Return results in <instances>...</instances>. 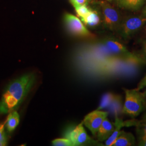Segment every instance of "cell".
Listing matches in <instances>:
<instances>
[{
    "label": "cell",
    "instance_id": "21",
    "mask_svg": "<svg viewBox=\"0 0 146 146\" xmlns=\"http://www.w3.org/2000/svg\"><path fill=\"white\" fill-rule=\"evenodd\" d=\"M75 9L78 15L80 18H82V17H85L88 14L89 12L91 10V9H90L87 7V5L79 6L76 8H75Z\"/></svg>",
    "mask_w": 146,
    "mask_h": 146
},
{
    "label": "cell",
    "instance_id": "7",
    "mask_svg": "<svg viewBox=\"0 0 146 146\" xmlns=\"http://www.w3.org/2000/svg\"><path fill=\"white\" fill-rule=\"evenodd\" d=\"M108 115V113L107 111L95 110L86 115L82 122L84 125L91 131L93 135L96 137L100 126Z\"/></svg>",
    "mask_w": 146,
    "mask_h": 146
},
{
    "label": "cell",
    "instance_id": "3",
    "mask_svg": "<svg viewBox=\"0 0 146 146\" xmlns=\"http://www.w3.org/2000/svg\"><path fill=\"white\" fill-rule=\"evenodd\" d=\"M64 137L70 140L73 146H104L100 143L99 141L94 140L88 135L84 128L83 122L68 128L65 131Z\"/></svg>",
    "mask_w": 146,
    "mask_h": 146
},
{
    "label": "cell",
    "instance_id": "27",
    "mask_svg": "<svg viewBox=\"0 0 146 146\" xmlns=\"http://www.w3.org/2000/svg\"><path fill=\"white\" fill-rule=\"evenodd\" d=\"M142 94L143 95V96L145 97V98H146V89L143 92H142Z\"/></svg>",
    "mask_w": 146,
    "mask_h": 146
},
{
    "label": "cell",
    "instance_id": "16",
    "mask_svg": "<svg viewBox=\"0 0 146 146\" xmlns=\"http://www.w3.org/2000/svg\"><path fill=\"white\" fill-rule=\"evenodd\" d=\"M138 140L146 136V111L135 126Z\"/></svg>",
    "mask_w": 146,
    "mask_h": 146
},
{
    "label": "cell",
    "instance_id": "19",
    "mask_svg": "<svg viewBox=\"0 0 146 146\" xmlns=\"http://www.w3.org/2000/svg\"><path fill=\"white\" fill-rule=\"evenodd\" d=\"M7 119L2 123H0V146H6L7 144V137L5 132V127Z\"/></svg>",
    "mask_w": 146,
    "mask_h": 146
},
{
    "label": "cell",
    "instance_id": "10",
    "mask_svg": "<svg viewBox=\"0 0 146 146\" xmlns=\"http://www.w3.org/2000/svg\"><path fill=\"white\" fill-rule=\"evenodd\" d=\"M115 129L114 123H111L107 117L104 119L98 131L96 137L100 142L106 141L114 132Z\"/></svg>",
    "mask_w": 146,
    "mask_h": 146
},
{
    "label": "cell",
    "instance_id": "24",
    "mask_svg": "<svg viewBox=\"0 0 146 146\" xmlns=\"http://www.w3.org/2000/svg\"><path fill=\"white\" fill-rule=\"evenodd\" d=\"M138 146H146V136L138 140Z\"/></svg>",
    "mask_w": 146,
    "mask_h": 146
},
{
    "label": "cell",
    "instance_id": "22",
    "mask_svg": "<svg viewBox=\"0 0 146 146\" xmlns=\"http://www.w3.org/2000/svg\"><path fill=\"white\" fill-rule=\"evenodd\" d=\"M90 0H70V3L74 8H76L81 5H87Z\"/></svg>",
    "mask_w": 146,
    "mask_h": 146
},
{
    "label": "cell",
    "instance_id": "26",
    "mask_svg": "<svg viewBox=\"0 0 146 146\" xmlns=\"http://www.w3.org/2000/svg\"><path fill=\"white\" fill-rule=\"evenodd\" d=\"M143 15L144 16L146 17V7L145 8V9H143Z\"/></svg>",
    "mask_w": 146,
    "mask_h": 146
},
{
    "label": "cell",
    "instance_id": "18",
    "mask_svg": "<svg viewBox=\"0 0 146 146\" xmlns=\"http://www.w3.org/2000/svg\"><path fill=\"white\" fill-rule=\"evenodd\" d=\"M135 54L140 59L142 64L146 65V39L142 41L140 51Z\"/></svg>",
    "mask_w": 146,
    "mask_h": 146
},
{
    "label": "cell",
    "instance_id": "6",
    "mask_svg": "<svg viewBox=\"0 0 146 146\" xmlns=\"http://www.w3.org/2000/svg\"><path fill=\"white\" fill-rule=\"evenodd\" d=\"M146 23V17L144 16L129 17L122 21L117 31L122 38L128 40L141 30Z\"/></svg>",
    "mask_w": 146,
    "mask_h": 146
},
{
    "label": "cell",
    "instance_id": "23",
    "mask_svg": "<svg viewBox=\"0 0 146 146\" xmlns=\"http://www.w3.org/2000/svg\"><path fill=\"white\" fill-rule=\"evenodd\" d=\"M146 87V74L145 75V76L142 78L141 81L139 82V83L137 84V87L136 88V89L137 90H139L140 91L141 89H142L145 88Z\"/></svg>",
    "mask_w": 146,
    "mask_h": 146
},
{
    "label": "cell",
    "instance_id": "4",
    "mask_svg": "<svg viewBox=\"0 0 146 146\" xmlns=\"http://www.w3.org/2000/svg\"><path fill=\"white\" fill-rule=\"evenodd\" d=\"M64 22L68 32L74 36L90 39L95 38L96 37L89 31L82 21L75 16L66 14L64 16Z\"/></svg>",
    "mask_w": 146,
    "mask_h": 146
},
{
    "label": "cell",
    "instance_id": "5",
    "mask_svg": "<svg viewBox=\"0 0 146 146\" xmlns=\"http://www.w3.org/2000/svg\"><path fill=\"white\" fill-rule=\"evenodd\" d=\"M102 11L104 27L112 31H117L121 24V19L118 11L107 1L98 2Z\"/></svg>",
    "mask_w": 146,
    "mask_h": 146
},
{
    "label": "cell",
    "instance_id": "25",
    "mask_svg": "<svg viewBox=\"0 0 146 146\" xmlns=\"http://www.w3.org/2000/svg\"><path fill=\"white\" fill-rule=\"evenodd\" d=\"M143 37L146 39V23L143 27Z\"/></svg>",
    "mask_w": 146,
    "mask_h": 146
},
{
    "label": "cell",
    "instance_id": "15",
    "mask_svg": "<svg viewBox=\"0 0 146 146\" xmlns=\"http://www.w3.org/2000/svg\"><path fill=\"white\" fill-rule=\"evenodd\" d=\"M145 0H119L121 7L130 10H137L143 5Z\"/></svg>",
    "mask_w": 146,
    "mask_h": 146
},
{
    "label": "cell",
    "instance_id": "8",
    "mask_svg": "<svg viewBox=\"0 0 146 146\" xmlns=\"http://www.w3.org/2000/svg\"><path fill=\"white\" fill-rule=\"evenodd\" d=\"M114 56L122 58H128L134 55L129 52L127 48L119 40L112 37H107L101 41Z\"/></svg>",
    "mask_w": 146,
    "mask_h": 146
},
{
    "label": "cell",
    "instance_id": "28",
    "mask_svg": "<svg viewBox=\"0 0 146 146\" xmlns=\"http://www.w3.org/2000/svg\"><path fill=\"white\" fill-rule=\"evenodd\" d=\"M108 1H113V0H108Z\"/></svg>",
    "mask_w": 146,
    "mask_h": 146
},
{
    "label": "cell",
    "instance_id": "2",
    "mask_svg": "<svg viewBox=\"0 0 146 146\" xmlns=\"http://www.w3.org/2000/svg\"><path fill=\"white\" fill-rule=\"evenodd\" d=\"M123 89L125 93V100L122 113L132 117L137 116L146 108V98L136 88Z\"/></svg>",
    "mask_w": 146,
    "mask_h": 146
},
{
    "label": "cell",
    "instance_id": "11",
    "mask_svg": "<svg viewBox=\"0 0 146 146\" xmlns=\"http://www.w3.org/2000/svg\"><path fill=\"white\" fill-rule=\"evenodd\" d=\"M135 144V138L132 133L121 131L112 146H132Z\"/></svg>",
    "mask_w": 146,
    "mask_h": 146
},
{
    "label": "cell",
    "instance_id": "1",
    "mask_svg": "<svg viewBox=\"0 0 146 146\" xmlns=\"http://www.w3.org/2000/svg\"><path fill=\"white\" fill-rule=\"evenodd\" d=\"M36 75L28 73L13 81L5 89L0 100V115L15 110L34 85Z\"/></svg>",
    "mask_w": 146,
    "mask_h": 146
},
{
    "label": "cell",
    "instance_id": "9",
    "mask_svg": "<svg viewBox=\"0 0 146 146\" xmlns=\"http://www.w3.org/2000/svg\"><path fill=\"white\" fill-rule=\"evenodd\" d=\"M138 120L135 119L128 120L124 121L121 119L119 116H115V129L111 135L106 141L105 146H112L115 142L117 137L120 135L121 131V128L123 127H130V126H136Z\"/></svg>",
    "mask_w": 146,
    "mask_h": 146
},
{
    "label": "cell",
    "instance_id": "14",
    "mask_svg": "<svg viewBox=\"0 0 146 146\" xmlns=\"http://www.w3.org/2000/svg\"><path fill=\"white\" fill-rule=\"evenodd\" d=\"M123 104L122 103V98L120 95H115V98L108 107L110 113L115 116H119L122 113Z\"/></svg>",
    "mask_w": 146,
    "mask_h": 146
},
{
    "label": "cell",
    "instance_id": "17",
    "mask_svg": "<svg viewBox=\"0 0 146 146\" xmlns=\"http://www.w3.org/2000/svg\"><path fill=\"white\" fill-rule=\"evenodd\" d=\"M115 95L112 93H107L104 95L101 99V101L97 110H104L110 106V104L115 98Z\"/></svg>",
    "mask_w": 146,
    "mask_h": 146
},
{
    "label": "cell",
    "instance_id": "20",
    "mask_svg": "<svg viewBox=\"0 0 146 146\" xmlns=\"http://www.w3.org/2000/svg\"><path fill=\"white\" fill-rule=\"evenodd\" d=\"M52 143L54 146H73L71 141L66 137L56 139L52 140Z\"/></svg>",
    "mask_w": 146,
    "mask_h": 146
},
{
    "label": "cell",
    "instance_id": "13",
    "mask_svg": "<svg viewBox=\"0 0 146 146\" xmlns=\"http://www.w3.org/2000/svg\"><path fill=\"white\" fill-rule=\"evenodd\" d=\"M7 119L5 127L7 131L11 133L14 131L19 125L20 123V115L17 111L14 110L9 113Z\"/></svg>",
    "mask_w": 146,
    "mask_h": 146
},
{
    "label": "cell",
    "instance_id": "12",
    "mask_svg": "<svg viewBox=\"0 0 146 146\" xmlns=\"http://www.w3.org/2000/svg\"><path fill=\"white\" fill-rule=\"evenodd\" d=\"M81 20L87 26L95 27L101 23V17L98 11L91 9L87 15L81 18Z\"/></svg>",
    "mask_w": 146,
    "mask_h": 146
}]
</instances>
